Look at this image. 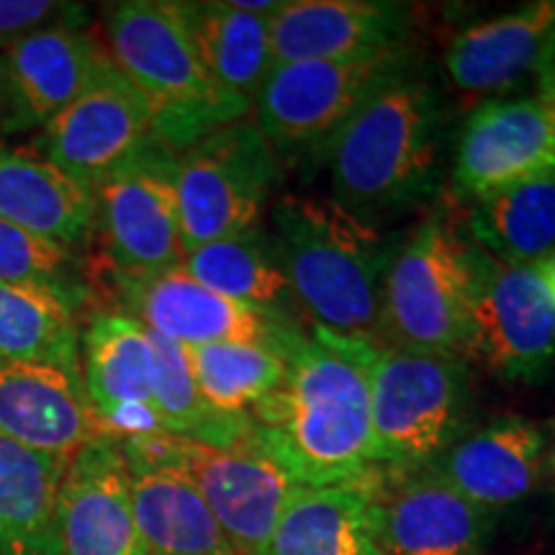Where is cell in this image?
<instances>
[{
    "mask_svg": "<svg viewBox=\"0 0 555 555\" xmlns=\"http://www.w3.org/2000/svg\"><path fill=\"white\" fill-rule=\"evenodd\" d=\"M178 157L152 137L93 191L95 229L114 275L137 278L183 266Z\"/></svg>",
    "mask_w": 555,
    "mask_h": 555,
    "instance_id": "30bf717a",
    "label": "cell"
},
{
    "mask_svg": "<svg viewBox=\"0 0 555 555\" xmlns=\"http://www.w3.org/2000/svg\"><path fill=\"white\" fill-rule=\"evenodd\" d=\"M5 114V65H3V54H0V121H3Z\"/></svg>",
    "mask_w": 555,
    "mask_h": 555,
    "instance_id": "d590c367",
    "label": "cell"
},
{
    "mask_svg": "<svg viewBox=\"0 0 555 555\" xmlns=\"http://www.w3.org/2000/svg\"><path fill=\"white\" fill-rule=\"evenodd\" d=\"M152 137V114L142 93L108 60L86 93L44 127V159L95 191Z\"/></svg>",
    "mask_w": 555,
    "mask_h": 555,
    "instance_id": "5bb4252c",
    "label": "cell"
},
{
    "mask_svg": "<svg viewBox=\"0 0 555 555\" xmlns=\"http://www.w3.org/2000/svg\"><path fill=\"white\" fill-rule=\"evenodd\" d=\"M183 268L229 301L296 322L294 309L298 307L286 270L278 258L275 242L260 227L189 249Z\"/></svg>",
    "mask_w": 555,
    "mask_h": 555,
    "instance_id": "4316f807",
    "label": "cell"
},
{
    "mask_svg": "<svg viewBox=\"0 0 555 555\" xmlns=\"http://www.w3.org/2000/svg\"><path fill=\"white\" fill-rule=\"evenodd\" d=\"M273 224L291 294L314 327L376 337L388 268L376 229L335 201L304 196L278 201Z\"/></svg>",
    "mask_w": 555,
    "mask_h": 555,
    "instance_id": "3957f363",
    "label": "cell"
},
{
    "mask_svg": "<svg viewBox=\"0 0 555 555\" xmlns=\"http://www.w3.org/2000/svg\"><path fill=\"white\" fill-rule=\"evenodd\" d=\"M0 363H47L82 371L73 304L39 286L0 283Z\"/></svg>",
    "mask_w": 555,
    "mask_h": 555,
    "instance_id": "4dcf8cb0",
    "label": "cell"
},
{
    "mask_svg": "<svg viewBox=\"0 0 555 555\" xmlns=\"http://www.w3.org/2000/svg\"><path fill=\"white\" fill-rule=\"evenodd\" d=\"M60 555H150L119 437L90 440L69 461L60 496Z\"/></svg>",
    "mask_w": 555,
    "mask_h": 555,
    "instance_id": "ac0fdd59",
    "label": "cell"
},
{
    "mask_svg": "<svg viewBox=\"0 0 555 555\" xmlns=\"http://www.w3.org/2000/svg\"><path fill=\"white\" fill-rule=\"evenodd\" d=\"M108 435L90 406L82 371L0 363V437L60 461Z\"/></svg>",
    "mask_w": 555,
    "mask_h": 555,
    "instance_id": "ffe728a7",
    "label": "cell"
},
{
    "mask_svg": "<svg viewBox=\"0 0 555 555\" xmlns=\"http://www.w3.org/2000/svg\"><path fill=\"white\" fill-rule=\"evenodd\" d=\"M446 99L420 67L365 101L330 142L335 204L371 224L440 191Z\"/></svg>",
    "mask_w": 555,
    "mask_h": 555,
    "instance_id": "7a4b0ae2",
    "label": "cell"
},
{
    "mask_svg": "<svg viewBox=\"0 0 555 555\" xmlns=\"http://www.w3.org/2000/svg\"><path fill=\"white\" fill-rule=\"evenodd\" d=\"M553 37L555 0H538L457 31L442 65L453 88L466 99L502 95L535 78Z\"/></svg>",
    "mask_w": 555,
    "mask_h": 555,
    "instance_id": "603a6c76",
    "label": "cell"
},
{
    "mask_svg": "<svg viewBox=\"0 0 555 555\" xmlns=\"http://www.w3.org/2000/svg\"><path fill=\"white\" fill-rule=\"evenodd\" d=\"M281 159L258 124H227L178 157L176 191L185 253L258 227Z\"/></svg>",
    "mask_w": 555,
    "mask_h": 555,
    "instance_id": "ba28073f",
    "label": "cell"
},
{
    "mask_svg": "<svg viewBox=\"0 0 555 555\" xmlns=\"http://www.w3.org/2000/svg\"><path fill=\"white\" fill-rule=\"evenodd\" d=\"M193 47L221 88L253 106L273 69L268 13L234 3H176Z\"/></svg>",
    "mask_w": 555,
    "mask_h": 555,
    "instance_id": "83f0119b",
    "label": "cell"
},
{
    "mask_svg": "<svg viewBox=\"0 0 555 555\" xmlns=\"http://www.w3.org/2000/svg\"><path fill=\"white\" fill-rule=\"evenodd\" d=\"M532 268H535V273L540 275V281L545 283L547 294H551L553 304H555V253H551V255H547V258H543V260H538Z\"/></svg>",
    "mask_w": 555,
    "mask_h": 555,
    "instance_id": "e575fe53",
    "label": "cell"
},
{
    "mask_svg": "<svg viewBox=\"0 0 555 555\" xmlns=\"http://www.w3.org/2000/svg\"><path fill=\"white\" fill-rule=\"evenodd\" d=\"M163 450L196 483L234 555H268L275 527L301 486L291 481L255 435L234 448L163 435Z\"/></svg>",
    "mask_w": 555,
    "mask_h": 555,
    "instance_id": "8fae6325",
    "label": "cell"
},
{
    "mask_svg": "<svg viewBox=\"0 0 555 555\" xmlns=\"http://www.w3.org/2000/svg\"><path fill=\"white\" fill-rule=\"evenodd\" d=\"M470 245L509 266H535L555 253V176L474 201Z\"/></svg>",
    "mask_w": 555,
    "mask_h": 555,
    "instance_id": "f1b7e54d",
    "label": "cell"
},
{
    "mask_svg": "<svg viewBox=\"0 0 555 555\" xmlns=\"http://www.w3.org/2000/svg\"><path fill=\"white\" fill-rule=\"evenodd\" d=\"M106 34L111 60L142 93L155 137L176 155L245 119L253 108L211 78L176 3L129 0L114 5Z\"/></svg>",
    "mask_w": 555,
    "mask_h": 555,
    "instance_id": "277c9868",
    "label": "cell"
},
{
    "mask_svg": "<svg viewBox=\"0 0 555 555\" xmlns=\"http://www.w3.org/2000/svg\"><path fill=\"white\" fill-rule=\"evenodd\" d=\"M466 360L506 384L535 386L555 367V304L532 266H509L470 245Z\"/></svg>",
    "mask_w": 555,
    "mask_h": 555,
    "instance_id": "9c48e42d",
    "label": "cell"
},
{
    "mask_svg": "<svg viewBox=\"0 0 555 555\" xmlns=\"http://www.w3.org/2000/svg\"><path fill=\"white\" fill-rule=\"evenodd\" d=\"M5 134L47 127L80 99L108 65L111 54L93 34L69 24H50L3 47Z\"/></svg>",
    "mask_w": 555,
    "mask_h": 555,
    "instance_id": "9a60e30c",
    "label": "cell"
},
{
    "mask_svg": "<svg viewBox=\"0 0 555 555\" xmlns=\"http://www.w3.org/2000/svg\"><path fill=\"white\" fill-rule=\"evenodd\" d=\"M470 330V242L433 214L388 258L378 335L393 347L466 360Z\"/></svg>",
    "mask_w": 555,
    "mask_h": 555,
    "instance_id": "8992f818",
    "label": "cell"
},
{
    "mask_svg": "<svg viewBox=\"0 0 555 555\" xmlns=\"http://www.w3.org/2000/svg\"><path fill=\"white\" fill-rule=\"evenodd\" d=\"M555 176V106L538 95L489 99L463 124L453 157L461 196L483 198Z\"/></svg>",
    "mask_w": 555,
    "mask_h": 555,
    "instance_id": "4fadbf2b",
    "label": "cell"
},
{
    "mask_svg": "<svg viewBox=\"0 0 555 555\" xmlns=\"http://www.w3.org/2000/svg\"><path fill=\"white\" fill-rule=\"evenodd\" d=\"M116 288L129 317L185 347L214 343H258L288 352L301 335L286 322L214 294L183 266L152 275H116Z\"/></svg>",
    "mask_w": 555,
    "mask_h": 555,
    "instance_id": "7c38bea8",
    "label": "cell"
},
{
    "mask_svg": "<svg viewBox=\"0 0 555 555\" xmlns=\"http://www.w3.org/2000/svg\"><path fill=\"white\" fill-rule=\"evenodd\" d=\"M378 343L304 330L286 352V378L255 404V440L304 489L373 474L371 367Z\"/></svg>",
    "mask_w": 555,
    "mask_h": 555,
    "instance_id": "6da1fadb",
    "label": "cell"
},
{
    "mask_svg": "<svg viewBox=\"0 0 555 555\" xmlns=\"http://www.w3.org/2000/svg\"><path fill=\"white\" fill-rule=\"evenodd\" d=\"M461 496L496 512L525 502L547 474V435L525 416L506 414L461 437L427 466Z\"/></svg>",
    "mask_w": 555,
    "mask_h": 555,
    "instance_id": "7402d4cb",
    "label": "cell"
},
{
    "mask_svg": "<svg viewBox=\"0 0 555 555\" xmlns=\"http://www.w3.org/2000/svg\"><path fill=\"white\" fill-rule=\"evenodd\" d=\"M119 442L137 527L150 555H234L196 483L165 455L163 435Z\"/></svg>",
    "mask_w": 555,
    "mask_h": 555,
    "instance_id": "d6986e66",
    "label": "cell"
},
{
    "mask_svg": "<svg viewBox=\"0 0 555 555\" xmlns=\"http://www.w3.org/2000/svg\"><path fill=\"white\" fill-rule=\"evenodd\" d=\"M378 470L356 481L298 489L268 555H386L376 522Z\"/></svg>",
    "mask_w": 555,
    "mask_h": 555,
    "instance_id": "cb8c5ba5",
    "label": "cell"
},
{
    "mask_svg": "<svg viewBox=\"0 0 555 555\" xmlns=\"http://www.w3.org/2000/svg\"><path fill=\"white\" fill-rule=\"evenodd\" d=\"M547 474L555 478V427H553V437L547 440Z\"/></svg>",
    "mask_w": 555,
    "mask_h": 555,
    "instance_id": "8d00e7d4",
    "label": "cell"
},
{
    "mask_svg": "<svg viewBox=\"0 0 555 555\" xmlns=\"http://www.w3.org/2000/svg\"><path fill=\"white\" fill-rule=\"evenodd\" d=\"M82 384L111 437L165 435L152 399L150 330L121 311H99L80 335Z\"/></svg>",
    "mask_w": 555,
    "mask_h": 555,
    "instance_id": "e0dca14e",
    "label": "cell"
},
{
    "mask_svg": "<svg viewBox=\"0 0 555 555\" xmlns=\"http://www.w3.org/2000/svg\"><path fill=\"white\" fill-rule=\"evenodd\" d=\"M376 522L386 555H483L496 515L420 468L378 474Z\"/></svg>",
    "mask_w": 555,
    "mask_h": 555,
    "instance_id": "2e32d148",
    "label": "cell"
},
{
    "mask_svg": "<svg viewBox=\"0 0 555 555\" xmlns=\"http://www.w3.org/2000/svg\"><path fill=\"white\" fill-rule=\"evenodd\" d=\"M150 343L152 399L165 435L211 448L242 446L255 435L253 416L221 414L208 404L193 376L185 345L155 330H150Z\"/></svg>",
    "mask_w": 555,
    "mask_h": 555,
    "instance_id": "f546056e",
    "label": "cell"
},
{
    "mask_svg": "<svg viewBox=\"0 0 555 555\" xmlns=\"http://www.w3.org/2000/svg\"><path fill=\"white\" fill-rule=\"evenodd\" d=\"M67 466L0 437V555H60Z\"/></svg>",
    "mask_w": 555,
    "mask_h": 555,
    "instance_id": "484cf974",
    "label": "cell"
},
{
    "mask_svg": "<svg viewBox=\"0 0 555 555\" xmlns=\"http://www.w3.org/2000/svg\"><path fill=\"white\" fill-rule=\"evenodd\" d=\"M185 350L201 393L221 414L249 416L286 378V352L270 345L214 343Z\"/></svg>",
    "mask_w": 555,
    "mask_h": 555,
    "instance_id": "1f68e13d",
    "label": "cell"
},
{
    "mask_svg": "<svg viewBox=\"0 0 555 555\" xmlns=\"http://www.w3.org/2000/svg\"><path fill=\"white\" fill-rule=\"evenodd\" d=\"M470 373L463 358L378 345L371 367L376 468H427L466 433Z\"/></svg>",
    "mask_w": 555,
    "mask_h": 555,
    "instance_id": "5b68a950",
    "label": "cell"
},
{
    "mask_svg": "<svg viewBox=\"0 0 555 555\" xmlns=\"http://www.w3.org/2000/svg\"><path fill=\"white\" fill-rule=\"evenodd\" d=\"M412 11L384 0H294L270 16L273 67L337 60L409 44Z\"/></svg>",
    "mask_w": 555,
    "mask_h": 555,
    "instance_id": "44dd1931",
    "label": "cell"
},
{
    "mask_svg": "<svg viewBox=\"0 0 555 555\" xmlns=\"http://www.w3.org/2000/svg\"><path fill=\"white\" fill-rule=\"evenodd\" d=\"M0 283H24L54 291L80 307L86 286L73 270V253L54 245L11 221L0 219Z\"/></svg>",
    "mask_w": 555,
    "mask_h": 555,
    "instance_id": "d6a6232c",
    "label": "cell"
},
{
    "mask_svg": "<svg viewBox=\"0 0 555 555\" xmlns=\"http://www.w3.org/2000/svg\"><path fill=\"white\" fill-rule=\"evenodd\" d=\"M69 9L73 5L50 3V0H0V44H11L13 39L41 26L60 24L62 18L75 13Z\"/></svg>",
    "mask_w": 555,
    "mask_h": 555,
    "instance_id": "836d02e7",
    "label": "cell"
},
{
    "mask_svg": "<svg viewBox=\"0 0 555 555\" xmlns=\"http://www.w3.org/2000/svg\"><path fill=\"white\" fill-rule=\"evenodd\" d=\"M412 67V44L358 57L278 65L253 103L255 124L278 159L324 157L332 139L360 106Z\"/></svg>",
    "mask_w": 555,
    "mask_h": 555,
    "instance_id": "52a82bcc",
    "label": "cell"
},
{
    "mask_svg": "<svg viewBox=\"0 0 555 555\" xmlns=\"http://www.w3.org/2000/svg\"><path fill=\"white\" fill-rule=\"evenodd\" d=\"M0 219L75 253L95 232V193L50 159L0 150Z\"/></svg>",
    "mask_w": 555,
    "mask_h": 555,
    "instance_id": "d4e9b609",
    "label": "cell"
}]
</instances>
